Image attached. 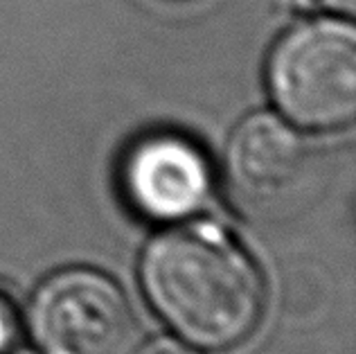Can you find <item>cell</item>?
Returning a JSON list of instances; mask_svg holds the SVG:
<instances>
[{"instance_id": "obj_2", "label": "cell", "mask_w": 356, "mask_h": 354, "mask_svg": "<svg viewBox=\"0 0 356 354\" xmlns=\"http://www.w3.org/2000/svg\"><path fill=\"white\" fill-rule=\"evenodd\" d=\"M268 86L293 124L332 131L356 113V32L348 21L316 18L293 27L273 50Z\"/></svg>"}, {"instance_id": "obj_1", "label": "cell", "mask_w": 356, "mask_h": 354, "mask_svg": "<svg viewBox=\"0 0 356 354\" xmlns=\"http://www.w3.org/2000/svg\"><path fill=\"white\" fill-rule=\"evenodd\" d=\"M140 280L149 305L167 328L199 350L241 346L264 314V280L221 228L187 223L147 246Z\"/></svg>"}, {"instance_id": "obj_5", "label": "cell", "mask_w": 356, "mask_h": 354, "mask_svg": "<svg viewBox=\"0 0 356 354\" xmlns=\"http://www.w3.org/2000/svg\"><path fill=\"white\" fill-rule=\"evenodd\" d=\"M124 183L134 206L152 219H181L201 206L210 172L194 145L176 136H154L127 158Z\"/></svg>"}, {"instance_id": "obj_7", "label": "cell", "mask_w": 356, "mask_h": 354, "mask_svg": "<svg viewBox=\"0 0 356 354\" xmlns=\"http://www.w3.org/2000/svg\"><path fill=\"white\" fill-rule=\"evenodd\" d=\"M138 354H194L192 350H187L185 346L170 339H156L152 343H147L145 348H140Z\"/></svg>"}, {"instance_id": "obj_6", "label": "cell", "mask_w": 356, "mask_h": 354, "mask_svg": "<svg viewBox=\"0 0 356 354\" xmlns=\"http://www.w3.org/2000/svg\"><path fill=\"white\" fill-rule=\"evenodd\" d=\"M16 337V316L12 305L5 298H0V352L9 350L12 341Z\"/></svg>"}, {"instance_id": "obj_3", "label": "cell", "mask_w": 356, "mask_h": 354, "mask_svg": "<svg viewBox=\"0 0 356 354\" xmlns=\"http://www.w3.org/2000/svg\"><path fill=\"white\" fill-rule=\"evenodd\" d=\"M30 328L41 354H129L136 316L108 275L68 268L34 293Z\"/></svg>"}, {"instance_id": "obj_4", "label": "cell", "mask_w": 356, "mask_h": 354, "mask_svg": "<svg viewBox=\"0 0 356 354\" xmlns=\"http://www.w3.org/2000/svg\"><path fill=\"white\" fill-rule=\"evenodd\" d=\"M312 154L298 131L270 113H257L237 127L228 143L230 194L250 214L282 212L302 194Z\"/></svg>"}]
</instances>
